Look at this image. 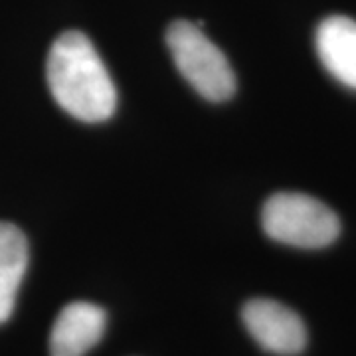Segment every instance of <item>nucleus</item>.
<instances>
[{
  "mask_svg": "<svg viewBox=\"0 0 356 356\" xmlns=\"http://www.w3.org/2000/svg\"><path fill=\"white\" fill-rule=\"evenodd\" d=\"M46 77L65 113L83 123L107 121L117 107V89L91 40L70 30L51 44Z\"/></svg>",
  "mask_w": 356,
  "mask_h": 356,
  "instance_id": "obj_1",
  "label": "nucleus"
},
{
  "mask_svg": "<svg viewBox=\"0 0 356 356\" xmlns=\"http://www.w3.org/2000/svg\"><path fill=\"white\" fill-rule=\"evenodd\" d=\"M261 226L273 242L321 250L341 236V220L327 204L301 192H277L261 210Z\"/></svg>",
  "mask_w": 356,
  "mask_h": 356,
  "instance_id": "obj_2",
  "label": "nucleus"
},
{
  "mask_svg": "<svg viewBox=\"0 0 356 356\" xmlns=\"http://www.w3.org/2000/svg\"><path fill=\"white\" fill-rule=\"evenodd\" d=\"M166 46L182 77L204 99L222 103L236 93V76L224 51L198 24L177 20L166 30Z\"/></svg>",
  "mask_w": 356,
  "mask_h": 356,
  "instance_id": "obj_3",
  "label": "nucleus"
},
{
  "mask_svg": "<svg viewBox=\"0 0 356 356\" xmlns=\"http://www.w3.org/2000/svg\"><path fill=\"white\" fill-rule=\"evenodd\" d=\"M248 332L264 350L277 356H297L307 346V327L303 318L280 301L257 297L242 309Z\"/></svg>",
  "mask_w": 356,
  "mask_h": 356,
  "instance_id": "obj_4",
  "label": "nucleus"
},
{
  "mask_svg": "<svg viewBox=\"0 0 356 356\" xmlns=\"http://www.w3.org/2000/svg\"><path fill=\"white\" fill-rule=\"evenodd\" d=\"M107 313L99 305L76 301L65 305L50 332L51 356H86L102 341Z\"/></svg>",
  "mask_w": 356,
  "mask_h": 356,
  "instance_id": "obj_5",
  "label": "nucleus"
},
{
  "mask_svg": "<svg viewBox=\"0 0 356 356\" xmlns=\"http://www.w3.org/2000/svg\"><path fill=\"white\" fill-rule=\"evenodd\" d=\"M315 48L325 70L344 88L356 91V20L325 18L315 32Z\"/></svg>",
  "mask_w": 356,
  "mask_h": 356,
  "instance_id": "obj_6",
  "label": "nucleus"
},
{
  "mask_svg": "<svg viewBox=\"0 0 356 356\" xmlns=\"http://www.w3.org/2000/svg\"><path fill=\"white\" fill-rule=\"evenodd\" d=\"M28 257V240L22 229L0 222V325L13 317Z\"/></svg>",
  "mask_w": 356,
  "mask_h": 356,
  "instance_id": "obj_7",
  "label": "nucleus"
}]
</instances>
